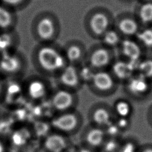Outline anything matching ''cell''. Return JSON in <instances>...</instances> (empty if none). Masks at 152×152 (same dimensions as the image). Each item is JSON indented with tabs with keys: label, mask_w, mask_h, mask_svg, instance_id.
I'll use <instances>...</instances> for the list:
<instances>
[{
	"label": "cell",
	"mask_w": 152,
	"mask_h": 152,
	"mask_svg": "<svg viewBox=\"0 0 152 152\" xmlns=\"http://www.w3.org/2000/svg\"><path fill=\"white\" fill-rule=\"evenodd\" d=\"M54 86L78 93L84 86L78 66L68 64L53 80Z\"/></svg>",
	"instance_id": "8"
},
{
	"label": "cell",
	"mask_w": 152,
	"mask_h": 152,
	"mask_svg": "<svg viewBox=\"0 0 152 152\" xmlns=\"http://www.w3.org/2000/svg\"><path fill=\"white\" fill-rule=\"evenodd\" d=\"M31 131L32 135L37 138L43 140L49 134L52 132V128L49 119L35 120L33 122Z\"/></svg>",
	"instance_id": "24"
},
{
	"label": "cell",
	"mask_w": 152,
	"mask_h": 152,
	"mask_svg": "<svg viewBox=\"0 0 152 152\" xmlns=\"http://www.w3.org/2000/svg\"><path fill=\"white\" fill-rule=\"evenodd\" d=\"M115 118H129L132 113L133 108L131 103L127 99H119L112 106Z\"/></svg>",
	"instance_id": "23"
},
{
	"label": "cell",
	"mask_w": 152,
	"mask_h": 152,
	"mask_svg": "<svg viewBox=\"0 0 152 152\" xmlns=\"http://www.w3.org/2000/svg\"><path fill=\"white\" fill-rule=\"evenodd\" d=\"M17 22V12L0 4V31L14 30Z\"/></svg>",
	"instance_id": "20"
},
{
	"label": "cell",
	"mask_w": 152,
	"mask_h": 152,
	"mask_svg": "<svg viewBox=\"0 0 152 152\" xmlns=\"http://www.w3.org/2000/svg\"><path fill=\"white\" fill-rule=\"evenodd\" d=\"M122 86L125 94L129 99L141 101L150 94L152 90V82L135 73Z\"/></svg>",
	"instance_id": "9"
},
{
	"label": "cell",
	"mask_w": 152,
	"mask_h": 152,
	"mask_svg": "<svg viewBox=\"0 0 152 152\" xmlns=\"http://www.w3.org/2000/svg\"><path fill=\"white\" fill-rule=\"evenodd\" d=\"M122 39V36L113 26L102 36L99 42L109 49L116 50Z\"/></svg>",
	"instance_id": "22"
},
{
	"label": "cell",
	"mask_w": 152,
	"mask_h": 152,
	"mask_svg": "<svg viewBox=\"0 0 152 152\" xmlns=\"http://www.w3.org/2000/svg\"><path fill=\"white\" fill-rule=\"evenodd\" d=\"M135 38L146 53L152 52V26L141 27Z\"/></svg>",
	"instance_id": "25"
},
{
	"label": "cell",
	"mask_w": 152,
	"mask_h": 152,
	"mask_svg": "<svg viewBox=\"0 0 152 152\" xmlns=\"http://www.w3.org/2000/svg\"><path fill=\"white\" fill-rule=\"evenodd\" d=\"M52 115L77 110L78 93L54 86L47 101Z\"/></svg>",
	"instance_id": "5"
},
{
	"label": "cell",
	"mask_w": 152,
	"mask_h": 152,
	"mask_svg": "<svg viewBox=\"0 0 152 152\" xmlns=\"http://www.w3.org/2000/svg\"><path fill=\"white\" fill-rule=\"evenodd\" d=\"M4 85L3 84L2 82L0 80V98L2 97L4 93Z\"/></svg>",
	"instance_id": "37"
},
{
	"label": "cell",
	"mask_w": 152,
	"mask_h": 152,
	"mask_svg": "<svg viewBox=\"0 0 152 152\" xmlns=\"http://www.w3.org/2000/svg\"><path fill=\"white\" fill-rule=\"evenodd\" d=\"M137 64L117 56L109 70L119 84L122 86L135 74Z\"/></svg>",
	"instance_id": "15"
},
{
	"label": "cell",
	"mask_w": 152,
	"mask_h": 152,
	"mask_svg": "<svg viewBox=\"0 0 152 152\" xmlns=\"http://www.w3.org/2000/svg\"><path fill=\"white\" fill-rule=\"evenodd\" d=\"M78 68L80 77L84 85L87 86L96 71L86 63L78 66Z\"/></svg>",
	"instance_id": "29"
},
{
	"label": "cell",
	"mask_w": 152,
	"mask_h": 152,
	"mask_svg": "<svg viewBox=\"0 0 152 152\" xmlns=\"http://www.w3.org/2000/svg\"><path fill=\"white\" fill-rule=\"evenodd\" d=\"M78 152H93L92 151V150L90 149V148H88L87 147H84V148H82L81 149H80Z\"/></svg>",
	"instance_id": "38"
},
{
	"label": "cell",
	"mask_w": 152,
	"mask_h": 152,
	"mask_svg": "<svg viewBox=\"0 0 152 152\" xmlns=\"http://www.w3.org/2000/svg\"><path fill=\"white\" fill-rule=\"evenodd\" d=\"M135 73L152 82V56L145 55L138 62Z\"/></svg>",
	"instance_id": "26"
},
{
	"label": "cell",
	"mask_w": 152,
	"mask_h": 152,
	"mask_svg": "<svg viewBox=\"0 0 152 152\" xmlns=\"http://www.w3.org/2000/svg\"><path fill=\"white\" fill-rule=\"evenodd\" d=\"M53 131L69 137L80 133L84 125V118L77 110L56 113L49 118Z\"/></svg>",
	"instance_id": "3"
},
{
	"label": "cell",
	"mask_w": 152,
	"mask_h": 152,
	"mask_svg": "<svg viewBox=\"0 0 152 152\" xmlns=\"http://www.w3.org/2000/svg\"><path fill=\"white\" fill-rule=\"evenodd\" d=\"M31 129L23 128L12 131L11 134V141L15 147L24 145L32 136Z\"/></svg>",
	"instance_id": "27"
},
{
	"label": "cell",
	"mask_w": 152,
	"mask_h": 152,
	"mask_svg": "<svg viewBox=\"0 0 152 152\" xmlns=\"http://www.w3.org/2000/svg\"><path fill=\"white\" fill-rule=\"evenodd\" d=\"M81 140L86 147L94 149L102 147L107 135L104 129L90 124L84 125L80 132Z\"/></svg>",
	"instance_id": "14"
},
{
	"label": "cell",
	"mask_w": 152,
	"mask_h": 152,
	"mask_svg": "<svg viewBox=\"0 0 152 152\" xmlns=\"http://www.w3.org/2000/svg\"><path fill=\"white\" fill-rule=\"evenodd\" d=\"M15 33L14 30L1 31L0 33V53L10 52L9 50L14 45Z\"/></svg>",
	"instance_id": "28"
},
{
	"label": "cell",
	"mask_w": 152,
	"mask_h": 152,
	"mask_svg": "<svg viewBox=\"0 0 152 152\" xmlns=\"http://www.w3.org/2000/svg\"><path fill=\"white\" fill-rule=\"evenodd\" d=\"M30 0H0V4L17 12L24 8Z\"/></svg>",
	"instance_id": "30"
},
{
	"label": "cell",
	"mask_w": 152,
	"mask_h": 152,
	"mask_svg": "<svg viewBox=\"0 0 152 152\" xmlns=\"http://www.w3.org/2000/svg\"><path fill=\"white\" fill-rule=\"evenodd\" d=\"M116 52L118 58L135 64L147 53L135 38H123Z\"/></svg>",
	"instance_id": "12"
},
{
	"label": "cell",
	"mask_w": 152,
	"mask_h": 152,
	"mask_svg": "<svg viewBox=\"0 0 152 152\" xmlns=\"http://www.w3.org/2000/svg\"><path fill=\"white\" fill-rule=\"evenodd\" d=\"M136 18L141 27L152 26V1H142L137 8Z\"/></svg>",
	"instance_id": "21"
},
{
	"label": "cell",
	"mask_w": 152,
	"mask_h": 152,
	"mask_svg": "<svg viewBox=\"0 0 152 152\" xmlns=\"http://www.w3.org/2000/svg\"><path fill=\"white\" fill-rule=\"evenodd\" d=\"M23 85L24 98L30 103L47 102L54 87L51 80L37 74L29 77Z\"/></svg>",
	"instance_id": "4"
},
{
	"label": "cell",
	"mask_w": 152,
	"mask_h": 152,
	"mask_svg": "<svg viewBox=\"0 0 152 152\" xmlns=\"http://www.w3.org/2000/svg\"><path fill=\"white\" fill-rule=\"evenodd\" d=\"M87 119L88 124L104 129L115 119L112 106L104 102L93 104L88 110Z\"/></svg>",
	"instance_id": "11"
},
{
	"label": "cell",
	"mask_w": 152,
	"mask_h": 152,
	"mask_svg": "<svg viewBox=\"0 0 152 152\" xmlns=\"http://www.w3.org/2000/svg\"><path fill=\"white\" fill-rule=\"evenodd\" d=\"M152 1V0H141V1Z\"/></svg>",
	"instance_id": "40"
},
{
	"label": "cell",
	"mask_w": 152,
	"mask_h": 152,
	"mask_svg": "<svg viewBox=\"0 0 152 152\" xmlns=\"http://www.w3.org/2000/svg\"><path fill=\"white\" fill-rule=\"evenodd\" d=\"M146 119L149 126L152 128V104L149 106L147 110Z\"/></svg>",
	"instance_id": "35"
},
{
	"label": "cell",
	"mask_w": 152,
	"mask_h": 152,
	"mask_svg": "<svg viewBox=\"0 0 152 152\" xmlns=\"http://www.w3.org/2000/svg\"><path fill=\"white\" fill-rule=\"evenodd\" d=\"M62 48L68 64L78 66L85 63L88 48L82 42L69 40L62 45Z\"/></svg>",
	"instance_id": "13"
},
{
	"label": "cell",
	"mask_w": 152,
	"mask_h": 152,
	"mask_svg": "<svg viewBox=\"0 0 152 152\" xmlns=\"http://www.w3.org/2000/svg\"><path fill=\"white\" fill-rule=\"evenodd\" d=\"M120 152H138L137 147L131 141L126 142L120 146Z\"/></svg>",
	"instance_id": "34"
},
{
	"label": "cell",
	"mask_w": 152,
	"mask_h": 152,
	"mask_svg": "<svg viewBox=\"0 0 152 152\" xmlns=\"http://www.w3.org/2000/svg\"><path fill=\"white\" fill-rule=\"evenodd\" d=\"M116 58V50L99 42L88 48L85 63L95 71L109 70Z\"/></svg>",
	"instance_id": "6"
},
{
	"label": "cell",
	"mask_w": 152,
	"mask_h": 152,
	"mask_svg": "<svg viewBox=\"0 0 152 152\" xmlns=\"http://www.w3.org/2000/svg\"><path fill=\"white\" fill-rule=\"evenodd\" d=\"M11 152H17V151H11Z\"/></svg>",
	"instance_id": "41"
},
{
	"label": "cell",
	"mask_w": 152,
	"mask_h": 152,
	"mask_svg": "<svg viewBox=\"0 0 152 152\" xmlns=\"http://www.w3.org/2000/svg\"><path fill=\"white\" fill-rule=\"evenodd\" d=\"M113 26L110 17L104 11L97 10L88 17L86 21V30L89 36L99 40L102 36Z\"/></svg>",
	"instance_id": "10"
},
{
	"label": "cell",
	"mask_w": 152,
	"mask_h": 152,
	"mask_svg": "<svg viewBox=\"0 0 152 152\" xmlns=\"http://www.w3.org/2000/svg\"><path fill=\"white\" fill-rule=\"evenodd\" d=\"M0 55H1V53H0Z\"/></svg>",
	"instance_id": "42"
},
{
	"label": "cell",
	"mask_w": 152,
	"mask_h": 152,
	"mask_svg": "<svg viewBox=\"0 0 152 152\" xmlns=\"http://www.w3.org/2000/svg\"><path fill=\"white\" fill-rule=\"evenodd\" d=\"M31 33L37 43H55L59 36L60 27L54 17L41 14L33 20Z\"/></svg>",
	"instance_id": "2"
},
{
	"label": "cell",
	"mask_w": 152,
	"mask_h": 152,
	"mask_svg": "<svg viewBox=\"0 0 152 152\" xmlns=\"http://www.w3.org/2000/svg\"><path fill=\"white\" fill-rule=\"evenodd\" d=\"M113 26L123 38H135L142 27L136 17L130 15L121 17Z\"/></svg>",
	"instance_id": "17"
},
{
	"label": "cell",
	"mask_w": 152,
	"mask_h": 152,
	"mask_svg": "<svg viewBox=\"0 0 152 152\" xmlns=\"http://www.w3.org/2000/svg\"><path fill=\"white\" fill-rule=\"evenodd\" d=\"M140 152H152V146H146L141 150Z\"/></svg>",
	"instance_id": "36"
},
{
	"label": "cell",
	"mask_w": 152,
	"mask_h": 152,
	"mask_svg": "<svg viewBox=\"0 0 152 152\" xmlns=\"http://www.w3.org/2000/svg\"><path fill=\"white\" fill-rule=\"evenodd\" d=\"M31 61L37 74L51 80L68 65L62 45L57 42L37 43L31 51Z\"/></svg>",
	"instance_id": "1"
},
{
	"label": "cell",
	"mask_w": 152,
	"mask_h": 152,
	"mask_svg": "<svg viewBox=\"0 0 152 152\" xmlns=\"http://www.w3.org/2000/svg\"><path fill=\"white\" fill-rule=\"evenodd\" d=\"M25 68L24 59L19 54L11 53L10 52L0 55V71L7 75H14L20 73Z\"/></svg>",
	"instance_id": "16"
},
{
	"label": "cell",
	"mask_w": 152,
	"mask_h": 152,
	"mask_svg": "<svg viewBox=\"0 0 152 152\" xmlns=\"http://www.w3.org/2000/svg\"><path fill=\"white\" fill-rule=\"evenodd\" d=\"M120 146L121 144H119L118 138L107 137L102 147H103L106 152H115L120 148Z\"/></svg>",
	"instance_id": "32"
},
{
	"label": "cell",
	"mask_w": 152,
	"mask_h": 152,
	"mask_svg": "<svg viewBox=\"0 0 152 152\" xmlns=\"http://www.w3.org/2000/svg\"><path fill=\"white\" fill-rule=\"evenodd\" d=\"M120 85L109 70L96 71L88 84L90 91L99 97H108L113 95Z\"/></svg>",
	"instance_id": "7"
},
{
	"label": "cell",
	"mask_w": 152,
	"mask_h": 152,
	"mask_svg": "<svg viewBox=\"0 0 152 152\" xmlns=\"http://www.w3.org/2000/svg\"><path fill=\"white\" fill-rule=\"evenodd\" d=\"M113 122L121 132L126 131L131 125V118H115Z\"/></svg>",
	"instance_id": "33"
},
{
	"label": "cell",
	"mask_w": 152,
	"mask_h": 152,
	"mask_svg": "<svg viewBox=\"0 0 152 152\" xmlns=\"http://www.w3.org/2000/svg\"><path fill=\"white\" fill-rule=\"evenodd\" d=\"M13 121L11 118L0 119V135H10L12 132Z\"/></svg>",
	"instance_id": "31"
},
{
	"label": "cell",
	"mask_w": 152,
	"mask_h": 152,
	"mask_svg": "<svg viewBox=\"0 0 152 152\" xmlns=\"http://www.w3.org/2000/svg\"><path fill=\"white\" fill-rule=\"evenodd\" d=\"M0 152H5V147L1 141H0Z\"/></svg>",
	"instance_id": "39"
},
{
	"label": "cell",
	"mask_w": 152,
	"mask_h": 152,
	"mask_svg": "<svg viewBox=\"0 0 152 152\" xmlns=\"http://www.w3.org/2000/svg\"><path fill=\"white\" fill-rule=\"evenodd\" d=\"M3 94H4V99L7 104H18L24 98L23 85L17 81L8 83L4 87Z\"/></svg>",
	"instance_id": "19"
},
{
	"label": "cell",
	"mask_w": 152,
	"mask_h": 152,
	"mask_svg": "<svg viewBox=\"0 0 152 152\" xmlns=\"http://www.w3.org/2000/svg\"><path fill=\"white\" fill-rule=\"evenodd\" d=\"M43 145L48 152H65L70 144V137L52 131L43 140Z\"/></svg>",
	"instance_id": "18"
}]
</instances>
